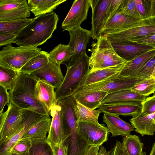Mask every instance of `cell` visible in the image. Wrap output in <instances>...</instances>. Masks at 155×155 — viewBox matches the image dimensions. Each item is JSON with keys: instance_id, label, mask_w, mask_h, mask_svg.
Instances as JSON below:
<instances>
[{"instance_id": "51", "label": "cell", "mask_w": 155, "mask_h": 155, "mask_svg": "<svg viewBox=\"0 0 155 155\" xmlns=\"http://www.w3.org/2000/svg\"><path fill=\"white\" fill-rule=\"evenodd\" d=\"M150 155H155V141L153 144Z\"/></svg>"}, {"instance_id": "7", "label": "cell", "mask_w": 155, "mask_h": 155, "mask_svg": "<svg viewBox=\"0 0 155 155\" xmlns=\"http://www.w3.org/2000/svg\"><path fill=\"white\" fill-rule=\"evenodd\" d=\"M155 34V15L140 20L127 28L106 35L111 42H125Z\"/></svg>"}, {"instance_id": "9", "label": "cell", "mask_w": 155, "mask_h": 155, "mask_svg": "<svg viewBox=\"0 0 155 155\" xmlns=\"http://www.w3.org/2000/svg\"><path fill=\"white\" fill-rule=\"evenodd\" d=\"M70 40L68 45L73 53L71 57L63 64L68 68L74 64L83 55L86 53V50L91 37L90 30L81 26L68 31Z\"/></svg>"}, {"instance_id": "6", "label": "cell", "mask_w": 155, "mask_h": 155, "mask_svg": "<svg viewBox=\"0 0 155 155\" xmlns=\"http://www.w3.org/2000/svg\"><path fill=\"white\" fill-rule=\"evenodd\" d=\"M118 74L100 82L80 88L75 93L103 91L107 92L108 94L119 90L130 89L135 84L151 77L139 76L133 77H120L118 76Z\"/></svg>"}, {"instance_id": "52", "label": "cell", "mask_w": 155, "mask_h": 155, "mask_svg": "<svg viewBox=\"0 0 155 155\" xmlns=\"http://www.w3.org/2000/svg\"><path fill=\"white\" fill-rule=\"evenodd\" d=\"M8 155H20L17 154H16V153H12V152H10L9 154ZM27 155H28V154Z\"/></svg>"}, {"instance_id": "27", "label": "cell", "mask_w": 155, "mask_h": 155, "mask_svg": "<svg viewBox=\"0 0 155 155\" xmlns=\"http://www.w3.org/2000/svg\"><path fill=\"white\" fill-rule=\"evenodd\" d=\"M66 0H28V3L30 12L35 16L52 12Z\"/></svg>"}, {"instance_id": "44", "label": "cell", "mask_w": 155, "mask_h": 155, "mask_svg": "<svg viewBox=\"0 0 155 155\" xmlns=\"http://www.w3.org/2000/svg\"><path fill=\"white\" fill-rule=\"evenodd\" d=\"M10 103L9 93L3 87L0 85V114L3 112L4 107Z\"/></svg>"}, {"instance_id": "4", "label": "cell", "mask_w": 155, "mask_h": 155, "mask_svg": "<svg viewBox=\"0 0 155 155\" xmlns=\"http://www.w3.org/2000/svg\"><path fill=\"white\" fill-rule=\"evenodd\" d=\"M90 57L86 53L79 58L72 65L67 68L64 80L55 91L57 101L73 95L90 71Z\"/></svg>"}, {"instance_id": "40", "label": "cell", "mask_w": 155, "mask_h": 155, "mask_svg": "<svg viewBox=\"0 0 155 155\" xmlns=\"http://www.w3.org/2000/svg\"><path fill=\"white\" fill-rule=\"evenodd\" d=\"M155 68V55L143 66L137 76L151 77Z\"/></svg>"}, {"instance_id": "24", "label": "cell", "mask_w": 155, "mask_h": 155, "mask_svg": "<svg viewBox=\"0 0 155 155\" xmlns=\"http://www.w3.org/2000/svg\"><path fill=\"white\" fill-rule=\"evenodd\" d=\"M124 65L89 71L81 82L78 89L100 82L119 74Z\"/></svg>"}, {"instance_id": "41", "label": "cell", "mask_w": 155, "mask_h": 155, "mask_svg": "<svg viewBox=\"0 0 155 155\" xmlns=\"http://www.w3.org/2000/svg\"><path fill=\"white\" fill-rule=\"evenodd\" d=\"M125 42L146 45L155 48V34L144 37L129 40Z\"/></svg>"}, {"instance_id": "35", "label": "cell", "mask_w": 155, "mask_h": 155, "mask_svg": "<svg viewBox=\"0 0 155 155\" xmlns=\"http://www.w3.org/2000/svg\"><path fill=\"white\" fill-rule=\"evenodd\" d=\"M20 71L0 66V85L9 91L13 87Z\"/></svg>"}, {"instance_id": "32", "label": "cell", "mask_w": 155, "mask_h": 155, "mask_svg": "<svg viewBox=\"0 0 155 155\" xmlns=\"http://www.w3.org/2000/svg\"><path fill=\"white\" fill-rule=\"evenodd\" d=\"M73 53L68 45L59 44L49 53V58L57 64H61L68 60Z\"/></svg>"}, {"instance_id": "26", "label": "cell", "mask_w": 155, "mask_h": 155, "mask_svg": "<svg viewBox=\"0 0 155 155\" xmlns=\"http://www.w3.org/2000/svg\"><path fill=\"white\" fill-rule=\"evenodd\" d=\"M148 97L139 94L131 89H126L108 94L101 104L123 101H135L142 102Z\"/></svg>"}, {"instance_id": "45", "label": "cell", "mask_w": 155, "mask_h": 155, "mask_svg": "<svg viewBox=\"0 0 155 155\" xmlns=\"http://www.w3.org/2000/svg\"><path fill=\"white\" fill-rule=\"evenodd\" d=\"M110 155H129L121 141L117 140L114 147L111 149ZM141 155H146V153L143 152Z\"/></svg>"}, {"instance_id": "39", "label": "cell", "mask_w": 155, "mask_h": 155, "mask_svg": "<svg viewBox=\"0 0 155 155\" xmlns=\"http://www.w3.org/2000/svg\"><path fill=\"white\" fill-rule=\"evenodd\" d=\"M142 108V114L147 115L155 112V94L148 97L141 102Z\"/></svg>"}, {"instance_id": "17", "label": "cell", "mask_w": 155, "mask_h": 155, "mask_svg": "<svg viewBox=\"0 0 155 155\" xmlns=\"http://www.w3.org/2000/svg\"><path fill=\"white\" fill-rule=\"evenodd\" d=\"M9 110L4 123L0 128V145L11 136L22 119V110L10 102L8 104Z\"/></svg>"}, {"instance_id": "16", "label": "cell", "mask_w": 155, "mask_h": 155, "mask_svg": "<svg viewBox=\"0 0 155 155\" xmlns=\"http://www.w3.org/2000/svg\"><path fill=\"white\" fill-rule=\"evenodd\" d=\"M31 75L38 81H42L52 86L54 88L61 84L64 78L60 65L49 58V62L46 65L33 72Z\"/></svg>"}, {"instance_id": "18", "label": "cell", "mask_w": 155, "mask_h": 155, "mask_svg": "<svg viewBox=\"0 0 155 155\" xmlns=\"http://www.w3.org/2000/svg\"><path fill=\"white\" fill-rule=\"evenodd\" d=\"M111 43L118 55L126 61L132 60L153 48L151 46L130 42Z\"/></svg>"}, {"instance_id": "46", "label": "cell", "mask_w": 155, "mask_h": 155, "mask_svg": "<svg viewBox=\"0 0 155 155\" xmlns=\"http://www.w3.org/2000/svg\"><path fill=\"white\" fill-rule=\"evenodd\" d=\"M17 36L9 34H0V46L9 45L12 43H15Z\"/></svg>"}, {"instance_id": "30", "label": "cell", "mask_w": 155, "mask_h": 155, "mask_svg": "<svg viewBox=\"0 0 155 155\" xmlns=\"http://www.w3.org/2000/svg\"><path fill=\"white\" fill-rule=\"evenodd\" d=\"M49 54L41 51L40 53L30 60L21 69L20 71L31 74L33 72L44 67L49 62Z\"/></svg>"}, {"instance_id": "31", "label": "cell", "mask_w": 155, "mask_h": 155, "mask_svg": "<svg viewBox=\"0 0 155 155\" xmlns=\"http://www.w3.org/2000/svg\"><path fill=\"white\" fill-rule=\"evenodd\" d=\"M75 112L78 120L99 123L98 120L101 111L98 109L92 110L76 101Z\"/></svg>"}, {"instance_id": "1", "label": "cell", "mask_w": 155, "mask_h": 155, "mask_svg": "<svg viewBox=\"0 0 155 155\" xmlns=\"http://www.w3.org/2000/svg\"><path fill=\"white\" fill-rule=\"evenodd\" d=\"M59 19L54 12L36 17L18 36L15 43L18 47L37 48L51 37Z\"/></svg>"}, {"instance_id": "36", "label": "cell", "mask_w": 155, "mask_h": 155, "mask_svg": "<svg viewBox=\"0 0 155 155\" xmlns=\"http://www.w3.org/2000/svg\"><path fill=\"white\" fill-rule=\"evenodd\" d=\"M130 89L139 94L148 97L155 92V78L151 77L135 84Z\"/></svg>"}, {"instance_id": "11", "label": "cell", "mask_w": 155, "mask_h": 155, "mask_svg": "<svg viewBox=\"0 0 155 155\" xmlns=\"http://www.w3.org/2000/svg\"><path fill=\"white\" fill-rule=\"evenodd\" d=\"M111 0H90L92 9L91 37L97 39L101 35L102 30L109 16Z\"/></svg>"}, {"instance_id": "47", "label": "cell", "mask_w": 155, "mask_h": 155, "mask_svg": "<svg viewBox=\"0 0 155 155\" xmlns=\"http://www.w3.org/2000/svg\"><path fill=\"white\" fill-rule=\"evenodd\" d=\"M52 147L54 155H68V146L65 140L59 145Z\"/></svg>"}, {"instance_id": "8", "label": "cell", "mask_w": 155, "mask_h": 155, "mask_svg": "<svg viewBox=\"0 0 155 155\" xmlns=\"http://www.w3.org/2000/svg\"><path fill=\"white\" fill-rule=\"evenodd\" d=\"M22 117L21 122L9 138L0 145V155H8L13 146L24 134L46 116L27 110H22Z\"/></svg>"}, {"instance_id": "2", "label": "cell", "mask_w": 155, "mask_h": 155, "mask_svg": "<svg viewBox=\"0 0 155 155\" xmlns=\"http://www.w3.org/2000/svg\"><path fill=\"white\" fill-rule=\"evenodd\" d=\"M38 81L31 75L19 71L13 87L8 91L10 102L20 109L49 116V114L36 95L35 87Z\"/></svg>"}, {"instance_id": "14", "label": "cell", "mask_w": 155, "mask_h": 155, "mask_svg": "<svg viewBox=\"0 0 155 155\" xmlns=\"http://www.w3.org/2000/svg\"><path fill=\"white\" fill-rule=\"evenodd\" d=\"M49 114L52 118L47 140L51 146L58 145L67 138L61 107L56 105L51 109Z\"/></svg>"}, {"instance_id": "22", "label": "cell", "mask_w": 155, "mask_h": 155, "mask_svg": "<svg viewBox=\"0 0 155 155\" xmlns=\"http://www.w3.org/2000/svg\"><path fill=\"white\" fill-rule=\"evenodd\" d=\"M134 126V130L142 136H153L155 132V112L145 115L140 113L130 120Z\"/></svg>"}, {"instance_id": "37", "label": "cell", "mask_w": 155, "mask_h": 155, "mask_svg": "<svg viewBox=\"0 0 155 155\" xmlns=\"http://www.w3.org/2000/svg\"><path fill=\"white\" fill-rule=\"evenodd\" d=\"M119 12L133 18L143 19L137 9L134 0H123L117 12Z\"/></svg>"}, {"instance_id": "38", "label": "cell", "mask_w": 155, "mask_h": 155, "mask_svg": "<svg viewBox=\"0 0 155 155\" xmlns=\"http://www.w3.org/2000/svg\"><path fill=\"white\" fill-rule=\"evenodd\" d=\"M31 146V140L22 138L15 144L11 149L10 153L12 152L20 155H27Z\"/></svg>"}, {"instance_id": "10", "label": "cell", "mask_w": 155, "mask_h": 155, "mask_svg": "<svg viewBox=\"0 0 155 155\" xmlns=\"http://www.w3.org/2000/svg\"><path fill=\"white\" fill-rule=\"evenodd\" d=\"M79 132L83 139L90 146H101L108 140L107 127L99 123L78 120Z\"/></svg>"}, {"instance_id": "29", "label": "cell", "mask_w": 155, "mask_h": 155, "mask_svg": "<svg viewBox=\"0 0 155 155\" xmlns=\"http://www.w3.org/2000/svg\"><path fill=\"white\" fill-rule=\"evenodd\" d=\"M34 18H25L0 21V34H9L18 36Z\"/></svg>"}, {"instance_id": "5", "label": "cell", "mask_w": 155, "mask_h": 155, "mask_svg": "<svg viewBox=\"0 0 155 155\" xmlns=\"http://www.w3.org/2000/svg\"><path fill=\"white\" fill-rule=\"evenodd\" d=\"M41 51V48L37 47L7 45L0 51V66L20 71L28 62Z\"/></svg>"}, {"instance_id": "20", "label": "cell", "mask_w": 155, "mask_h": 155, "mask_svg": "<svg viewBox=\"0 0 155 155\" xmlns=\"http://www.w3.org/2000/svg\"><path fill=\"white\" fill-rule=\"evenodd\" d=\"M140 19L117 13L107 19L102 30L101 35H106L129 28Z\"/></svg>"}, {"instance_id": "15", "label": "cell", "mask_w": 155, "mask_h": 155, "mask_svg": "<svg viewBox=\"0 0 155 155\" xmlns=\"http://www.w3.org/2000/svg\"><path fill=\"white\" fill-rule=\"evenodd\" d=\"M142 108L141 102L123 101L101 104L97 108L104 114L134 117L141 112Z\"/></svg>"}, {"instance_id": "23", "label": "cell", "mask_w": 155, "mask_h": 155, "mask_svg": "<svg viewBox=\"0 0 155 155\" xmlns=\"http://www.w3.org/2000/svg\"><path fill=\"white\" fill-rule=\"evenodd\" d=\"M54 88L41 81H38L35 87L36 95L49 114L52 108L57 104Z\"/></svg>"}, {"instance_id": "19", "label": "cell", "mask_w": 155, "mask_h": 155, "mask_svg": "<svg viewBox=\"0 0 155 155\" xmlns=\"http://www.w3.org/2000/svg\"><path fill=\"white\" fill-rule=\"evenodd\" d=\"M103 121L106 124L108 133L111 134V137L131 135V132L134 130L132 124L124 121L118 116L104 113Z\"/></svg>"}, {"instance_id": "12", "label": "cell", "mask_w": 155, "mask_h": 155, "mask_svg": "<svg viewBox=\"0 0 155 155\" xmlns=\"http://www.w3.org/2000/svg\"><path fill=\"white\" fill-rule=\"evenodd\" d=\"M30 12L26 0H0V21L28 18Z\"/></svg>"}, {"instance_id": "49", "label": "cell", "mask_w": 155, "mask_h": 155, "mask_svg": "<svg viewBox=\"0 0 155 155\" xmlns=\"http://www.w3.org/2000/svg\"><path fill=\"white\" fill-rule=\"evenodd\" d=\"M155 15V0H150L148 12V17Z\"/></svg>"}, {"instance_id": "33", "label": "cell", "mask_w": 155, "mask_h": 155, "mask_svg": "<svg viewBox=\"0 0 155 155\" xmlns=\"http://www.w3.org/2000/svg\"><path fill=\"white\" fill-rule=\"evenodd\" d=\"M122 143L129 155H141L143 152V144L137 135L124 136Z\"/></svg>"}, {"instance_id": "13", "label": "cell", "mask_w": 155, "mask_h": 155, "mask_svg": "<svg viewBox=\"0 0 155 155\" xmlns=\"http://www.w3.org/2000/svg\"><path fill=\"white\" fill-rule=\"evenodd\" d=\"M90 0H75L62 23L63 31H69L81 26L86 20L90 7Z\"/></svg>"}, {"instance_id": "34", "label": "cell", "mask_w": 155, "mask_h": 155, "mask_svg": "<svg viewBox=\"0 0 155 155\" xmlns=\"http://www.w3.org/2000/svg\"><path fill=\"white\" fill-rule=\"evenodd\" d=\"M31 140V146L28 155H54L52 147L47 137Z\"/></svg>"}, {"instance_id": "43", "label": "cell", "mask_w": 155, "mask_h": 155, "mask_svg": "<svg viewBox=\"0 0 155 155\" xmlns=\"http://www.w3.org/2000/svg\"><path fill=\"white\" fill-rule=\"evenodd\" d=\"M111 150L107 151L103 146H90L83 155H110Z\"/></svg>"}, {"instance_id": "21", "label": "cell", "mask_w": 155, "mask_h": 155, "mask_svg": "<svg viewBox=\"0 0 155 155\" xmlns=\"http://www.w3.org/2000/svg\"><path fill=\"white\" fill-rule=\"evenodd\" d=\"M155 55V48H153L132 60L126 61L118 76L133 77L137 76L146 63Z\"/></svg>"}, {"instance_id": "42", "label": "cell", "mask_w": 155, "mask_h": 155, "mask_svg": "<svg viewBox=\"0 0 155 155\" xmlns=\"http://www.w3.org/2000/svg\"><path fill=\"white\" fill-rule=\"evenodd\" d=\"M137 9L143 19L148 17L150 0H134Z\"/></svg>"}, {"instance_id": "50", "label": "cell", "mask_w": 155, "mask_h": 155, "mask_svg": "<svg viewBox=\"0 0 155 155\" xmlns=\"http://www.w3.org/2000/svg\"><path fill=\"white\" fill-rule=\"evenodd\" d=\"M9 109L8 107L7 110L4 112L0 114V128L2 127L8 115Z\"/></svg>"}, {"instance_id": "25", "label": "cell", "mask_w": 155, "mask_h": 155, "mask_svg": "<svg viewBox=\"0 0 155 155\" xmlns=\"http://www.w3.org/2000/svg\"><path fill=\"white\" fill-rule=\"evenodd\" d=\"M107 92L97 91L83 93H75L73 96L75 101L92 110L97 108L107 95Z\"/></svg>"}, {"instance_id": "28", "label": "cell", "mask_w": 155, "mask_h": 155, "mask_svg": "<svg viewBox=\"0 0 155 155\" xmlns=\"http://www.w3.org/2000/svg\"><path fill=\"white\" fill-rule=\"evenodd\" d=\"M51 120L49 116H46L26 132L21 139L32 140L46 138V135L50 130Z\"/></svg>"}, {"instance_id": "3", "label": "cell", "mask_w": 155, "mask_h": 155, "mask_svg": "<svg viewBox=\"0 0 155 155\" xmlns=\"http://www.w3.org/2000/svg\"><path fill=\"white\" fill-rule=\"evenodd\" d=\"M96 39L97 42L92 43V48L90 50V71L124 64L126 61L117 54L106 35H101Z\"/></svg>"}, {"instance_id": "48", "label": "cell", "mask_w": 155, "mask_h": 155, "mask_svg": "<svg viewBox=\"0 0 155 155\" xmlns=\"http://www.w3.org/2000/svg\"><path fill=\"white\" fill-rule=\"evenodd\" d=\"M123 1V0H111L109 8L108 19L117 13Z\"/></svg>"}]
</instances>
